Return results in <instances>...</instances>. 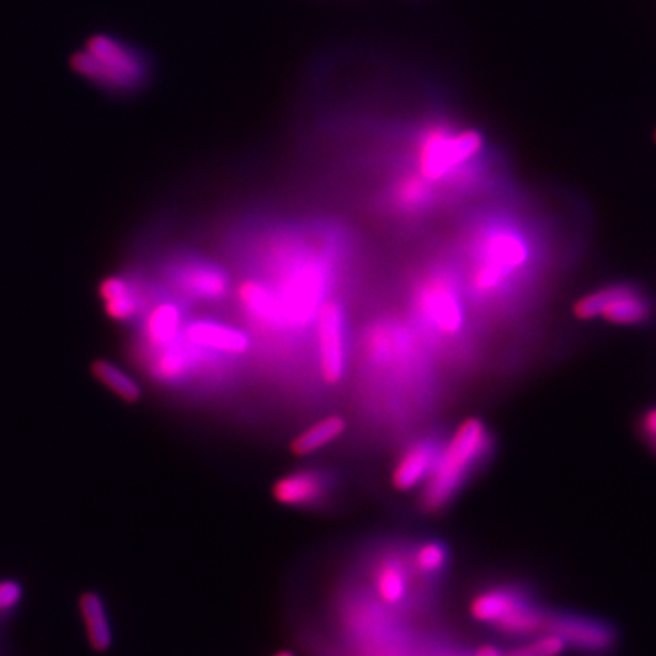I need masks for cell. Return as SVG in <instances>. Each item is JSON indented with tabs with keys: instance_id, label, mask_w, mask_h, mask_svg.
Masks as SVG:
<instances>
[{
	"instance_id": "9a60e30c",
	"label": "cell",
	"mask_w": 656,
	"mask_h": 656,
	"mask_svg": "<svg viewBox=\"0 0 656 656\" xmlns=\"http://www.w3.org/2000/svg\"><path fill=\"white\" fill-rule=\"evenodd\" d=\"M185 338L195 347L228 359L246 358L254 350V338L246 328L217 319H188Z\"/></svg>"
},
{
	"instance_id": "f546056e",
	"label": "cell",
	"mask_w": 656,
	"mask_h": 656,
	"mask_svg": "<svg viewBox=\"0 0 656 656\" xmlns=\"http://www.w3.org/2000/svg\"><path fill=\"white\" fill-rule=\"evenodd\" d=\"M471 656H474V655H471Z\"/></svg>"
},
{
	"instance_id": "7402d4cb",
	"label": "cell",
	"mask_w": 656,
	"mask_h": 656,
	"mask_svg": "<svg viewBox=\"0 0 656 656\" xmlns=\"http://www.w3.org/2000/svg\"><path fill=\"white\" fill-rule=\"evenodd\" d=\"M547 616H549V609L536 604L533 600L529 604H523L518 609H514L513 613L502 618L492 629L496 633L507 636V638H514V640L542 635L547 626Z\"/></svg>"
},
{
	"instance_id": "f1b7e54d",
	"label": "cell",
	"mask_w": 656,
	"mask_h": 656,
	"mask_svg": "<svg viewBox=\"0 0 656 656\" xmlns=\"http://www.w3.org/2000/svg\"><path fill=\"white\" fill-rule=\"evenodd\" d=\"M655 143H656V132H655Z\"/></svg>"
},
{
	"instance_id": "44dd1931",
	"label": "cell",
	"mask_w": 656,
	"mask_h": 656,
	"mask_svg": "<svg viewBox=\"0 0 656 656\" xmlns=\"http://www.w3.org/2000/svg\"><path fill=\"white\" fill-rule=\"evenodd\" d=\"M79 611H81L82 626L86 631V638L92 649L97 653H104L113 646V627L108 607L103 596L99 593H82L79 598Z\"/></svg>"
},
{
	"instance_id": "ffe728a7",
	"label": "cell",
	"mask_w": 656,
	"mask_h": 656,
	"mask_svg": "<svg viewBox=\"0 0 656 656\" xmlns=\"http://www.w3.org/2000/svg\"><path fill=\"white\" fill-rule=\"evenodd\" d=\"M349 429V420L341 414H328L321 420L312 423L307 429L299 432L294 440L290 441V452L298 458H307L316 452L327 449L334 441H338Z\"/></svg>"
},
{
	"instance_id": "8992f818",
	"label": "cell",
	"mask_w": 656,
	"mask_h": 656,
	"mask_svg": "<svg viewBox=\"0 0 656 656\" xmlns=\"http://www.w3.org/2000/svg\"><path fill=\"white\" fill-rule=\"evenodd\" d=\"M70 66L75 75L115 99L146 92L155 77L154 61L144 48L104 31L73 53Z\"/></svg>"
},
{
	"instance_id": "3957f363",
	"label": "cell",
	"mask_w": 656,
	"mask_h": 656,
	"mask_svg": "<svg viewBox=\"0 0 656 656\" xmlns=\"http://www.w3.org/2000/svg\"><path fill=\"white\" fill-rule=\"evenodd\" d=\"M472 308L454 257L421 267L409 285V319L431 352L463 358L471 343Z\"/></svg>"
},
{
	"instance_id": "6da1fadb",
	"label": "cell",
	"mask_w": 656,
	"mask_h": 656,
	"mask_svg": "<svg viewBox=\"0 0 656 656\" xmlns=\"http://www.w3.org/2000/svg\"><path fill=\"white\" fill-rule=\"evenodd\" d=\"M551 257L540 219L503 199L474 212L454 254L472 312L513 318L536 298Z\"/></svg>"
},
{
	"instance_id": "d6986e66",
	"label": "cell",
	"mask_w": 656,
	"mask_h": 656,
	"mask_svg": "<svg viewBox=\"0 0 656 656\" xmlns=\"http://www.w3.org/2000/svg\"><path fill=\"white\" fill-rule=\"evenodd\" d=\"M185 310L175 301H163L150 308L144 318L143 336L148 349L163 347L183 334Z\"/></svg>"
},
{
	"instance_id": "83f0119b",
	"label": "cell",
	"mask_w": 656,
	"mask_h": 656,
	"mask_svg": "<svg viewBox=\"0 0 656 656\" xmlns=\"http://www.w3.org/2000/svg\"><path fill=\"white\" fill-rule=\"evenodd\" d=\"M274 656H296V655H294L292 651H279V653H277V655Z\"/></svg>"
},
{
	"instance_id": "cb8c5ba5",
	"label": "cell",
	"mask_w": 656,
	"mask_h": 656,
	"mask_svg": "<svg viewBox=\"0 0 656 656\" xmlns=\"http://www.w3.org/2000/svg\"><path fill=\"white\" fill-rule=\"evenodd\" d=\"M567 649L564 640L553 633H542L534 636L527 644L502 651V656H562Z\"/></svg>"
},
{
	"instance_id": "7a4b0ae2",
	"label": "cell",
	"mask_w": 656,
	"mask_h": 656,
	"mask_svg": "<svg viewBox=\"0 0 656 656\" xmlns=\"http://www.w3.org/2000/svg\"><path fill=\"white\" fill-rule=\"evenodd\" d=\"M265 234L246 256L245 274L272 290L298 354L312 359L316 319L336 296L352 239L343 226L321 219L270 226Z\"/></svg>"
},
{
	"instance_id": "d4e9b609",
	"label": "cell",
	"mask_w": 656,
	"mask_h": 656,
	"mask_svg": "<svg viewBox=\"0 0 656 656\" xmlns=\"http://www.w3.org/2000/svg\"><path fill=\"white\" fill-rule=\"evenodd\" d=\"M24 587L19 580L2 578L0 580V615H8L21 605Z\"/></svg>"
},
{
	"instance_id": "2e32d148",
	"label": "cell",
	"mask_w": 656,
	"mask_h": 656,
	"mask_svg": "<svg viewBox=\"0 0 656 656\" xmlns=\"http://www.w3.org/2000/svg\"><path fill=\"white\" fill-rule=\"evenodd\" d=\"M533 600V595L520 584L487 585L472 595L469 616L480 626L494 627L514 609Z\"/></svg>"
},
{
	"instance_id": "8fae6325",
	"label": "cell",
	"mask_w": 656,
	"mask_h": 656,
	"mask_svg": "<svg viewBox=\"0 0 656 656\" xmlns=\"http://www.w3.org/2000/svg\"><path fill=\"white\" fill-rule=\"evenodd\" d=\"M369 580L376 600L390 611L405 609L420 585L410 565L409 547L392 542L378 547L370 556Z\"/></svg>"
},
{
	"instance_id": "ac0fdd59",
	"label": "cell",
	"mask_w": 656,
	"mask_h": 656,
	"mask_svg": "<svg viewBox=\"0 0 656 656\" xmlns=\"http://www.w3.org/2000/svg\"><path fill=\"white\" fill-rule=\"evenodd\" d=\"M409 558L420 585L438 584L451 569V547L441 538H421L410 545Z\"/></svg>"
},
{
	"instance_id": "5bb4252c",
	"label": "cell",
	"mask_w": 656,
	"mask_h": 656,
	"mask_svg": "<svg viewBox=\"0 0 656 656\" xmlns=\"http://www.w3.org/2000/svg\"><path fill=\"white\" fill-rule=\"evenodd\" d=\"M445 440L447 434L441 429L425 432L418 438L410 440L392 465V472H390L392 489L401 494L421 489L423 483L429 480L432 469L438 462Z\"/></svg>"
},
{
	"instance_id": "603a6c76",
	"label": "cell",
	"mask_w": 656,
	"mask_h": 656,
	"mask_svg": "<svg viewBox=\"0 0 656 656\" xmlns=\"http://www.w3.org/2000/svg\"><path fill=\"white\" fill-rule=\"evenodd\" d=\"M92 374L106 389L112 390L119 400L126 403H139L143 400L141 383L110 359H95L92 363Z\"/></svg>"
},
{
	"instance_id": "7c38bea8",
	"label": "cell",
	"mask_w": 656,
	"mask_h": 656,
	"mask_svg": "<svg viewBox=\"0 0 656 656\" xmlns=\"http://www.w3.org/2000/svg\"><path fill=\"white\" fill-rule=\"evenodd\" d=\"M339 485L338 472L325 467H305L279 476L272 483V500L288 509L316 511L334 498Z\"/></svg>"
},
{
	"instance_id": "5b68a950",
	"label": "cell",
	"mask_w": 656,
	"mask_h": 656,
	"mask_svg": "<svg viewBox=\"0 0 656 656\" xmlns=\"http://www.w3.org/2000/svg\"><path fill=\"white\" fill-rule=\"evenodd\" d=\"M496 454V438L491 427L471 416L454 429L443 443L438 462L418 496L421 514L434 516L451 507Z\"/></svg>"
},
{
	"instance_id": "484cf974",
	"label": "cell",
	"mask_w": 656,
	"mask_h": 656,
	"mask_svg": "<svg viewBox=\"0 0 656 656\" xmlns=\"http://www.w3.org/2000/svg\"><path fill=\"white\" fill-rule=\"evenodd\" d=\"M636 432L642 443L656 456V405L642 410L636 421Z\"/></svg>"
},
{
	"instance_id": "30bf717a",
	"label": "cell",
	"mask_w": 656,
	"mask_h": 656,
	"mask_svg": "<svg viewBox=\"0 0 656 656\" xmlns=\"http://www.w3.org/2000/svg\"><path fill=\"white\" fill-rule=\"evenodd\" d=\"M166 277L177 294L197 303L219 305L234 292L232 274L221 263L194 252L175 256L166 267Z\"/></svg>"
},
{
	"instance_id": "4fadbf2b",
	"label": "cell",
	"mask_w": 656,
	"mask_h": 656,
	"mask_svg": "<svg viewBox=\"0 0 656 656\" xmlns=\"http://www.w3.org/2000/svg\"><path fill=\"white\" fill-rule=\"evenodd\" d=\"M545 633L560 636L565 646L584 655H609L618 644L615 627L604 620L551 609L547 616Z\"/></svg>"
},
{
	"instance_id": "ba28073f",
	"label": "cell",
	"mask_w": 656,
	"mask_h": 656,
	"mask_svg": "<svg viewBox=\"0 0 656 656\" xmlns=\"http://www.w3.org/2000/svg\"><path fill=\"white\" fill-rule=\"evenodd\" d=\"M350 321L345 299L334 296L323 303L314 327V361L327 389H338L349 374Z\"/></svg>"
},
{
	"instance_id": "4316f807",
	"label": "cell",
	"mask_w": 656,
	"mask_h": 656,
	"mask_svg": "<svg viewBox=\"0 0 656 656\" xmlns=\"http://www.w3.org/2000/svg\"><path fill=\"white\" fill-rule=\"evenodd\" d=\"M474 656H502V651L492 644H482L474 651Z\"/></svg>"
},
{
	"instance_id": "277c9868",
	"label": "cell",
	"mask_w": 656,
	"mask_h": 656,
	"mask_svg": "<svg viewBox=\"0 0 656 656\" xmlns=\"http://www.w3.org/2000/svg\"><path fill=\"white\" fill-rule=\"evenodd\" d=\"M359 356L372 392L421 389L431 374V349L409 318L374 319L361 334Z\"/></svg>"
},
{
	"instance_id": "52a82bcc",
	"label": "cell",
	"mask_w": 656,
	"mask_h": 656,
	"mask_svg": "<svg viewBox=\"0 0 656 656\" xmlns=\"http://www.w3.org/2000/svg\"><path fill=\"white\" fill-rule=\"evenodd\" d=\"M655 305L644 288L631 281H613L574 301L578 321L602 319L618 327H642L653 319Z\"/></svg>"
},
{
	"instance_id": "e0dca14e",
	"label": "cell",
	"mask_w": 656,
	"mask_h": 656,
	"mask_svg": "<svg viewBox=\"0 0 656 656\" xmlns=\"http://www.w3.org/2000/svg\"><path fill=\"white\" fill-rule=\"evenodd\" d=\"M99 298L106 316L117 323H130L143 310V294L128 277H104L99 283Z\"/></svg>"
},
{
	"instance_id": "9c48e42d",
	"label": "cell",
	"mask_w": 656,
	"mask_h": 656,
	"mask_svg": "<svg viewBox=\"0 0 656 656\" xmlns=\"http://www.w3.org/2000/svg\"><path fill=\"white\" fill-rule=\"evenodd\" d=\"M378 208L396 221H420L449 205V197L429 179L409 166L401 164L396 174L390 175L376 195Z\"/></svg>"
}]
</instances>
